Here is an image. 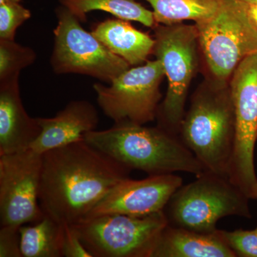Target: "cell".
Masks as SVG:
<instances>
[{
  "mask_svg": "<svg viewBox=\"0 0 257 257\" xmlns=\"http://www.w3.org/2000/svg\"><path fill=\"white\" fill-rule=\"evenodd\" d=\"M23 257H62L63 225L45 214L36 222L20 227Z\"/></svg>",
  "mask_w": 257,
  "mask_h": 257,
  "instance_id": "cell-17",
  "label": "cell"
},
{
  "mask_svg": "<svg viewBox=\"0 0 257 257\" xmlns=\"http://www.w3.org/2000/svg\"><path fill=\"white\" fill-rule=\"evenodd\" d=\"M164 76L160 60H147L130 67L107 86L95 83L93 89L101 110L114 124L144 125L157 117Z\"/></svg>",
  "mask_w": 257,
  "mask_h": 257,
  "instance_id": "cell-9",
  "label": "cell"
},
{
  "mask_svg": "<svg viewBox=\"0 0 257 257\" xmlns=\"http://www.w3.org/2000/svg\"><path fill=\"white\" fill-rule=\"evenodd\" d=\"M91 32L108 50L131 67L145 64L149 56L153 54L155 38L133 28L126 20L108 19L94 25Z\"/></svg>",
  "mask_w": 257,
  "mask_h": 257,
  "instance_id": "cell-16",
  "label": "cell"
},
{
  "mask_svg": "<svg viewBox=\"0 0 257 257\" xmlns=\"http://www.w3.org/2000/svg\"><path fill=\"white\" fill-rule=\"evenodd\" d=\"M152 257H236L221 230L204 233L167 225Z\"/></svg>",
  "mask_w": 257,
  "mask_h": 257,
  "instance_id": "cell-15",
  "label": "cell"
},
{
  "mask_svg": "<svg viewBox=\"0 0 257 257\" xmlns=\"http://www.w3.org/2000/svg\"><path fill=\"white\" fill-rule=\"evenodd\" d=\"M63 225L62 255L65 257H93L84 246L75 230L69 224Z\"/></svg>",
  "mask_w": 257,
  "mask_h": 257,
  "instance_id": "cell-24",
  "label": "cell"
},
{
  "mask_svg": "<svg viewBox=\"0 0 257 257\" xmlns=\"http://www.w3.org/2000/svg\"><path fill=\"white\" fill-rule=\"evenodd\" d=\"M248 17L257 30V4H247Z\"/></svg>",
  "mask_w": 257,
  "mask_h": 257,
  "instance_id": "cell-25",
  "label": "cell"
},
{
  "mask_svg": "<svg viewBox=\"0 0 257 257\" xmlns=\"http://www.w3.org/2000/svg\"><path fill=\"white\" fill-rule=\"evenodd\" d=\"M246 4H257V0H241Z\"/></svg>",
  "mask_w": 257,
  "mask_h": 257,
  "instance_id": "cell-26",
  "label": "cell"
},
{
  "mask_svg": "<svg viewBox=\"0 0 257 257\" xmlns=\"http://www.w3.org/2000/svg\"><path fill=\"white\" fill-rule=\"evenodd\" d=\"M154 55L160 60L168 80L163 102L159 106V126L178 135L184 116V105L196 67L198 34L195 25L181 23L157 25Z\"/></svg>",
  "mask_w": 257,
  "mask_h": 257,
  "instance_id": "cell-7",
  "label": "cell"
},
{
  "mask_svg": "<svg viewBox=\"0 0 257 257\" xmlns=\"http://www.w3.org/2000/svg\"><path fill=\"white\" fill-rule=\"evenodd\" d=\"M41 131L24 108L19 78L0 82V155L28 150Z\"/></svg>",
  "mask_w": 257,
  "mask_h": 257,
  "instance_id": "cell-14",
  "label": "cell"
},
{
  "mask_svg": "<svg viewBox=\"0 0 257 257\" xmlns=\"http://www.w3.org/2000/svg\"><path fill=\"white\" fill-rule=\"evenodd\" d=\"M249 199L228 177L205 171L194 182L181 186L164 212L171 226L213 232L218 221L226 216L251 218Z\"/></svg>",
  "mask_w": 257,
  "mask_h": 257,
  "instance_id": "cell-4",
  "label": "cell"
},
{
  "mask_svg": "<svg viewBox=\"0 0 257 257\" xmlns=\"http://www.w3.org/2000/svg\"><path fill=\"white\" fill-rule=\"evenodd\" d=\"M20 227L17 226H1L0 257H23Z\"/></svg>",
  "mask_w": 257,
  "mask_h": 257,
  "instance_id": "cell-23",
  "label": "cell"
},
{
  "mask_svg": "<svg viewBox=\"0 0 257 257\" xmlns=\"http://www.w3.org/2000/svg\"><path fill=\"white\" fill-rule=\"evenodd\" d=\"M255 231H256V234H257V228L256 229H255Z\"/></svg>",
  "mask_w": 257,
  "mask_h": 257,
  "instance_id": "cell-29",
  "label": "cell"
},
{
  "mask_svg": "<svg viewBox=\"0 0 257 257\" xmlns=\"http://www.w3.org/2000/svg\"><path fill=\"white\" fill-rule=\"evenodd\" d=\"M36 118L42 131L30 149L40 155L84 140L99 121L95 106L87 100L70 101L53 117Z\"/></svg>",
  "mask_w": 257,
  "mask_h": 257,
  "instance_id": "cell-13",
  "label": "cell"
},
{
  "mask_svg": "<svg viewBox=\"0 0 257 257\" xmlns=\"http://www.w3.org/2000/svg\"><path fill=\"white\" fill-rule=\"evenodd\" d=\"M12 2H20V3H21L22 0H0V4L5 3H12Z\"/></svg>",
  "mask_w": 257,
  "mask_h": 257,
  "instance_id": "cell-27",
  "label": "cell"
},
{
  "mask_svg": "<svg viewBox=\"0 0 257 257\" xmlns=\"http://www.w3.org/2000/svg\"><path fill=\"white\" fill-rule=\"evenodd\" d=\"M234 111V152L229 178L251 199L257 186L254 149L257 140V53L241 61L229 84Z\"/></svg>",
  "mask_w": 257,
  "mask_h": 257,
  "instance_id": "cell-10",
  "label": "cell"
},
{
  "mask_svg": "<svg viewBox=\"0 0 257 257\" xmlns=\"http://www.w3.org/2000/svg\"><path fill=\"white\" fill-rule=\"evenodd\" d=\"M42 155L28 149L0 155V224L17 226L36 222L40 207Z\"/></svg>",
  "mask_w": 257,
  "mask_h": 257,
  "instance_id": "cell-11",
  "label": "cell"
},
{
  "mask_svg": "<svg viewBox=\"0 0 257 257\" xmlns=\"http://www.w3.org/2000/svg\"><path fill=\"white\" fill-rule=\"evenodd\" d=\"M167 225L162 211L144 216H92L71 226L93 257H152Z\"/></svg>",
  "mask_w": 257,
  "mask_h": 257,
  "instance_id": "cell-6",
  "label": "cell"
},
{
  "mask_svg": "<svg viewBox=\"0 0 257 257\" xmlns=\"http://www.w3.org/2000/svg\"><path fill=\"white\" fill-rule=\"evenodd\" d=\"M153 8L158 25H172L185 20L199 23L211 18L221 0H145Z\"/></svg>",
  "mask_w": 257,
  "mask_h": 257,
  "instance_id": "cell-19",
  "label": "cell"
},
{
  "mask_svg": "<svg viewBox=\"0 0 257 257\" xmlns=\"http://www.w3.org/2000/svg\"><path fill=\"white\" fill-rule=\"evenodd\" d=\"M234 134L229 86L219 82L200 88L193 96L179 135L205 171L229 178Z\"/></svg>",
  "mask_w": 257,
  "mask_h": 257,
  "instance_id": "cell-3",
  "label": "cell"
},
{
  "mask_svg": "<svg viewBox=\"0 0 257 257\" xmlns=\"http://www.w3.org/2000/svg\"><path fill=\"white\" fill-rule=\"evenodd\" d=\"M57 25L50 64L57 74H78L110 84L131 67L115 55L62 5L55 10Z\"/></svg>",
  "mask_w": 257,
  "mask_h": 257,
  "instance_id": "cell-8",
  "label": "cell"
},
{
  "mask_svg": "<svg viewBox=\"0 0 257 257\" xmlns=\"http://www.w3.org/2000/svg\"><path fill=\"white\" fill-rule=\"evenodd\" d=\"M182 183V177L174 174L151 175L140 180L123 179L99 201L87 217L106 214L144 216L164 211Z\"/></svg>",
  "mask_w": 257,
  "mask_h": 257,
  "instance_id": "cell-12",
  "label": "cell"
},
{
  "mask_svg": "<svg viewBox=\"0 0 257 257\" xmlns=\"http://www.w3.org/2000/svg\"><path fill=\"white\" fill-rule=\"evenodd\" d=\"M194 25L208 66L219 82L225 83L241 61L257 53V30L241 0H221L215 14Z\"/></svg>",
  "mask_w": 257,
  "mask_h": 257,
  "instance_id": "cell-5",
  "label": "cell"
},
{
  "mask_svg": "<svg viewBox=\"0 0 257 257\" xmlns=\"http://www.w3.org/2000/svg\"><path fill=\"white\" fill-rule=\"evenodd\" d=\"M40 207L61 224L87 217L130 170L83 140L42 154Z\"/></svg>",
  "mask_w": 257,
  "mask_h": 257,
  "instance_id": "cell-1",
  "label": "cell"
},
{
  "mask_svg": "<svg viewBox=\"0 0 257 257\" xmlns=\"http://www.w3.org/2000/svg\"><path fill=\"white\" fill-rule=\"evenodd\" d=\"M31 18V12L20 2L0 4V40L13 41L18 29Z\"/></svg>",
  "mask_w": 257,
  "mask_h": 257,
  "instance_id": "cell-21",
  "label": "cell"
},
{
  "mask_svg": "<svg viewBox=\"0 0 257 257\" xmlns=\"http://www.w3.org/2000/svg\"><path fill=\"white\" fill-rule=\"evenodd\" d=\"M251 199H257V186L256 187H255V189H253L252 197H251Z\"/></svg>",
  "mask_w": 257,
  "mask_h": 257,
  "instance_id": "cell-28",
  "label": "cell"
},
{
  "mask_svg": "<svg viewBox=\"0 0 257 257\" xmlns=\"http://www.w3.org/2000/svg\"><path fill=\"white\" fill-rule=\"evenodd\" d=\"M37 54L32 48L23 46L15 40H0V82L20 78L23 69L32 65Z\"/></svg>",
  "mask_w": 257,
  "mask_h": 257,
  "instance_id": "cell-20",
  "label": "cell"
},
{
  "mask_svg": "<svg viewBox=\"0 0 257 257\" xmlns=\"http://www.w3.org/2000/svg\"><path fill=\"white\" fill-rule=\"evenodd\" d=\"M81 23L87 20V13L96 10L106 12L116 18L138 22L154 29L158 24L153 12L147 10L135 0H59Z\"/></svg>",
  "mask_w": 257,
  "mask_h": 257,
  "instance_id": "cell-18",
  "label": "cell"
},
{
  "mask_svg": "<svg viewBox=\"0 0 257 257\" xmlns=\"http://www.w3.org/2000/svg\"><path fill=\"white\" fill-rule=\"evenodd\" d=\"M84 140L128 170L150 176L182 172L198 177L205 172L178 135L159 126L114 124L108 130L89 132Z\"/></svg>",
  "mask_w": 257,
  "mask_h": 257,
  "instance_id": "cell-2",
  "label": "cell"
},
{
  "mask_svg": "<svg viewBox=\"0 0 257 257\" xmlns=\"http://www.w3.org/2000/svg\"><path fill=\"white\" fill-rule=\"evenodd\" d=\"M221 232L236 256L257 257V234L255 230H221Z\"/></svg>",
  "mask_w": 257,
  "mask_h": 257,
  "instance_id": "cell-22",
  "label": "cell"
}]
</instances>
